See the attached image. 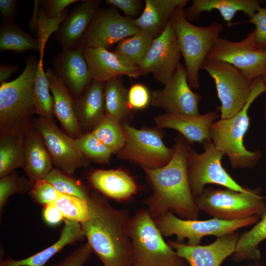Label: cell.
Segmentation results:
<instances>
[{"label":"cell","mask_w":266,"mask_h":266,"mask_svg":"<svg viewBox=\"0 0 266 266\" xmlns=\"http://www.w3.org/2000/svg\"><path fill=\"white\" fill-rule=\"evenodd\" d=\"M173 148V156L164 166L154 169L142 168L152 189L151 195L143 202L154 219L171 212L183 219L198 220L200 210L190 189L187 173L191 147L182 135H178Z\"/></svg>","instance_id":"obj_1"},{"label":"cell","mask_w":266,"mask_h":266,"mask_svg":"<svg viewBox=\"0 0 266 266\" xmlns=\"http://www.w3.org/2000/svg\"><path fill=\"white\" fill-rule=\"evenodd\" d=\"M89 218L81 223L84 236L103 266H132L129 210L117 209L103 197L90 195Z\"/></svg>","instance_id":"obj_2"},{"label":"cell","mask_w":266,"mask_h":266,"mask_svg":"<svg viewBox=\"0 0 266 266\" xmlns=\"http://www.w3.org/2000/svg\"><path fill=\"white\" fill-rule=\"evenodd\" d=\"M38 61L28 58L22 73L0 86V136L25 135L33 126V87Z\"/></svg>","instance_id":"obj_3"},{"label":"cell","mask_w":266,"mask_h":266,"mask_svg":"<svg viewBox=\"0 0 266 266\" xmlns=\"http://www.w3.org/2000/svg\"><path fill=\"white\" fill-rule=\"evenodd\" d=\"M266 92L262 77L255 79L250 95L242 108L234 116L214 122L210 138L215 147L226 155L233 168H253L261 158L259 150L251 151L245 147L244 136L249 129L248 110L254 100Z\"/></svg>","instance_id":"obj_4"},{"label":"cell","mask_w":266,"mask_h":266,"mask_svg":"<svg viewBox=\"0 0 266 266\" xmlns=\"http://www.w3.org/2000/svg\"><path fill=\"white\" fill-rule=\"evenodd\" d=\"M170 22L185 62L187 79L191 89L200 86L199 72L223 30L222 23L206 26L192 24L186 17L184 8L177 9Z\"/></svg>","instance_id":"obj_5"},{"label":"cell","mask_w":266,"mask_h":266,"mask_svg":"<svg viewBox=\"0 0 266 266\" xmlns=\"http://www.w3.org/2000/svg\"><path fill=\"white\" fill-rule=\"evenodd\" d=\"M130 235L133 247L132 266H187V262L165 241L147 209H140L132 217Z\"/></svg>","instance_id":"obj_6"},{"label":"cell","mask_w":266,"mask_h":266,"mask_svg":"<svg viewBox=\"0 0 266 266\" xmlns=\"http://www.w3.org/2000/svg\"><path fill=\"white\" fill-rule=\"evenodd\" d=\"M195 200L200 211L225 221L261 216L266 208L260 188L241 192L227 188L215 189L208 187L204 188L202 193Z\"/></svg>","instance_id":"obj_7"},{"label":"cell","mask_w":266,"mask_h":266,"mask_svg":"<svg viewBox=\"0 0 266 266\" xmlns=\"http://www.w3.org/2000/svg\"><path fill=\"white\" fill-rule=\"evenodd\" d=\"M260 217L254 216L235 221H225L215 218L203 221L185 220L168 212L154 221L163 236L175 235L177 242L182 243L187 238L188 244L197 245L204 236H223L240 228L255 224Z\"/></svg>","instance_id":"obj_8"},{"label":"cell","mask_w":266,"mask_h":266,"mask_svg":"<svg viewBox=\"0 0 266 266\" xmlns=\"http://www.w3.org/2000/svg\"><path fill=\"white\" fill-rule=\"evenodd\" d=\"M214 80L221 119L230 118L244 106L250 95L253 80L233 65L222 61L206 59L202 67Z\"/></svg>","instance_id":"obj_9"},{"label":"cell","mask_w":266,"mask_h":266,"mask_svg":"<svg viewBox=\"0 0 266 266\" xmlns=\"http://www.w3.org/2000/svg\"><path fill=\"white\" fill-rule=\"evenodd\" d=\"M126 140L117 153L122 159L139 165L141 168L157 169L164 166L171 159L173 148L164 143L161 132L155 129H138L123 123Z\"/></svg>","instance_id":"obj_10"},{"label":"cell","mask_w":266,"mask_h":266,"mask_svg":"<svg viewBox=\"0 0 266 266\" xmlns=\"http://www.w3.org/2000/svg\"><path fill=\"white\" fill-rule=\"evenodd\" d=\"M204 151L200 154L191 148L187 159L189 183L195 199L201 195L206 185L214 184L241 192H247L249 188L238 184L223 167L224 154L218 150L212 141L203 143Z\"/></svg>","instance_id":"obj_11"},{"label":"cell","mask_w":266,"mask_h":266,"mask_svg":"<svg viewBox=\"0 0 266 266\" xmlns=\"http://www.w3.org/2000/svg\"><path fill=\"white\" fill-rule=\"evenodd\" d=\"M207 59L229 63L252 81L266 72V49L257 45L253 31L238 41L220 37Z\"/></svg>","instance_id":"obj_12"},{"label":"cell","mask_w":266,"mask_h":266,"mask_svg":"<svg viewBox=\"0 0 266 266\" xmlns=\"http://www.w3.org/2000/svg\"><path fill=\"white\" fill-rule=\"evenodd\" d=\"M139 32L134 19L121 15L115 7L99 9L79 45L107 49Z\"/></svg>","instance_id":"obj_13"},{"label":"cell","mask_w":266,"mask_h":266,"mask_svg":"<svg viewBox=\"0 0 266 266\" xmlns=\"http://www.w3.org/2000/svg\"><path fill=\"white\" fill-rule=\"evenodd\" d=\"M33 125L42 136L53 163L58 168L71 175L88 164L75 139L62 131L53 120L38 117Z\"/></svg>","instance_id":"obj_14"},{"label":"cell","mask_w":266,"mask_h":266,"mask_svg":"<svg viewBox=\"0 0 266 266\" xmlns=\"http://www.w3.org/2000/svg\"><path fill=\"white\" fill-rule=\"evenodd\" d=\"M181 55L177 36L170 21L162 33L153 39L138 66L140 74L151 73L157 81L165 85L180 63Z\"/></svg>","instance_id":"obj_15"},{"label":"cell","mask_w":266,"mask_h":266,"mask_svg":"<svg viewBox=\"0 0 266 266\" xmlns=\"http://www.w3.org/2000/svg\"><path fill=\"white\" fill-rule=\"evenodd\" d=\"M200 94L189 86L185 66L181 63L164 88L151 93L150 104L164 109L166 112L187 115H199Z\"/></svg>","instance_id":"obj_16"},{"label":"cell","mask_w":266,"mask_h":266,"mask_svg":"<svg viewBox=\"0 0 266 266\" xmlns=\"http://www.w3.org/2000/svg\"><path fill=\"white\" fill-rule=\"evenodd\" d=\"M239 236L235 232L218 237L213 243L204 246L173 241L167 243L190 266H220L226 258L234 253Z\"/></svg>","instance_id":"obj_17"},{"label":"cell","mask_w":266,"mask_h":266,"mask_svg":"<svg viewBox=\"0 0 266 266\" xmlns=\"http://www.w3.org/2000/svg\"><path fill=\"white\" fill-rule=\"evenodd\" d=\"M52 71L72 95H80L92 80L82 47L78 45L62 49L55 58Z\"/></svg>","instance_id":"obj_18"},{"label":"cell","mask_w":266,"mask_h":266,"mask_svg":"<svg viewBox=\"0 0 266 266\" xmlns=\"http://www.w3.org/2000/svg\"><path fill=\"white\" fill-rule=\"evenodd\" d=\"M217 109L199 115H187L166 112L155 117L154 121L160 129L170 128L177 131L189 143L211 141L210 129L218 116Z\"/></svg>","instance_id":"obj_19"},{"label":"cell","mask_w":266,"mask_h":266,"mask_svg":"<svg viewBox=\"0 0 266 266\" xmlns=\"http://www.w3.org/2000/svg\"><path fill=\"white\" fill-rule=\"evenodd\" d=\"M82 49L92 80L105 83L121 75L136 78L141 75L138 66L129 64L114 52L102 48Z\"/></svg>","instance_id":"obj_20"},{"label":"cell","mask_w":266,"mask_h":266,"mask_svg":"<svg viewBox=\"0 0 266 266\" xmlns=\"http://www.w3.org/2000/svg\"><path fill=\"white\" fill-rule=\"evenodd\" d=\"M100 3L98 0H86L67 14L55 32V37L62 49L79 45Z\"/></svg>","instance_id":"obj_21"},{"label":"cell","mask_w":266,"mask_h":266,"mask_svg":"<svg viewBox=\"0 0 266 266\" xmlns=\"http://www.w3.org/2000/svg\"><path fill=\"white\" fill-rule=\"evenodd\" d=\"M45 74L53 98L54 115L66 133L76 139L82 134L74 110L73 96L52 69L48 68Z\"/></svg>","instance_id":"obj_22"},{"label":"cell","mask_w":266,"mask_h":266,"mask_svg":"<svg viewBox=\"0 0 266 266\" xmlns=\"http://www.w3.org/2000/svg\"><path fill=\"white\" fill-rule=\"evenodd\" d=\"M188 0H145V6L134 22L139 31L153 39L158 36L170 21L173 13L185 7Z\"/></svg>","instance_id":"obj_23"},{"label":"cell","mask_w":266,"mask_h":266,"mask_svg":"<svg viewBox=\"0 0 266 266\" xmlns=\"http://www.w3.org/2000/svg\"><path fill=\"white\" fill-rule=\"evenodd\" d=\"M104 86V82L92 80L74 100V110L81 130L92 132L105 116Z\"/></svg>","instance_id":"obj_24"},{"label":"cell","mask_w":266,"mask_h":266,"mask_svg":"<svg viewBox=\"0 0 266 266\" xmlns=\"http://www.w3.org/2000/svg\"><path fill=\"white\" fill-rule=\"evenodd\" d=\"M53 164L43 137L33 125L25 136L23 167L31 187L35 181L44 178L53 169Z\"/></svg>","instance_id":"obj_25"},{"label":"cell","mask_w":266,"mask_h":266,"mask_svg":"<svg viewBox=\"0 0 266 266\" xmlns=\"http://www.w3.org/2000/svg\"><path fill=\"white\" fill-rule=\"evenodd\" d=\"M89 180L98 191L117 200H128L138 191L133 178L120 169L96 170L91 173Z\"/></svg>","instance_id":"obj_26"},{"label":"cell","mask_w":266,"mask_h":266,"mask_svg":"<svg viewBox=\"0 0 266 266\" xmlns=\"http://www.w3.org/2000/svg\"><path fill=\"white\" fill-rule=\"evenodd\" d=\"M261 7L257 0H194L185 13L187 19L192 21L199 18L201 13L215 9L230 27L233 25L232 21L238 11H242L250 18Z\"/></svg>","instance_id":"obj_27"},{"label":"cell","mask_w":266,"mask_h":266,"mask_svg":"<svg viewBox=\"0 0 266 266\" xmlns=\"http://www.w3.org/2000/svg\"><path fill=\"white\" fill-rule=\"evenodd\" d=\"M84 237L80 223L66 219L60 236L53 244L25 259L14 260L9 257L2 260L0 266H44L64 247L81 240Z\"/></svg>","instance_id":"obj_28"},{"label":"cell","mask_w":266,"mask_h":266,"mask_svg":"<svg viewBox=\"0 0 266 266\" xmlns=\"http://www.w3.org/2000/svg\"><path fill=\"white\" fill-rule=\"evenodd\" d=\"M44 48L40 40L21 29L14 21L2 22L0 28V51L23 52L39 51L43 56Z\"/></svg>","instance_id":"obj_29"},{"label":"cell","mask_w":266,"mask_h":266,"mask_svg":"<svg viewBox=\"0 0 266 266\" xmlns=\"http://www.w3.org/2000/svg\"><path fill=\"white\" fill-rule=\"evenodd\" d=\"M266 239V208L259 220L249 231L239 235L232 260L239 262L258 261L261 258L260 244Z\"/></svg>","instance_id":"obj_30"},{"label":"cell","mask_w":266,"mask_h":266,"mask_svg":"<svg viewBox=\"0 0 266 266\" xmlns=\"http://www.w3.org/2000/svg\"><path fill=\"white\" fill-rule=\"evenodd\" d=\"M128 90L120 77L105 83L104 100L105 115L121 122L127 119L132 110L128 103Z\"/></svg>","instance_id":"obj_31"},{"label":"cell","mask_w":266,"mask_h":266,"mask_svg":"<svg viewBox=\"0 0 266 266\" xmlns=\"http://www.w3.org/2000/svg\"><path fill=\"white\" fill-rule=\"evenodd\" d=\"M25 135L0 136V177L24 165Z\"/></svg>","instance_id":"obj_32"},{"label":"cell","mask_w":266,"mask_h":266,"mask_svg":"<svg viewBox=\"0 0 266 266\" xmlns=\"http://www.w3.org/2000/svg\"><path fill=\"white\" fill-rule=\"evenodd\" d=\"M50 91L49 82L43 69V56H40L33 87L35 112L39 117L53 120L54 100Z\"/></svg>","instance_id":"obj_33"},{"label":"cell","mask_w":266,"mask_h":266,"mask_svg":"<svg viewBox=\"0 0 266 266\" xmlns=\"http://www.w3.org/2000/svg\"><path fill=\"white\" fill-rule=\"evenodd\" d=\"M153 39L140 31L117 43L114 52L129 64L139 66L148 52Z\"/></svg>","instance_id":"obj_34"},{"label":"cell","mask_w":266,"mask_h":266,"mask_svg":"<svg viewBox=\"0 0 266 266\" xmlns=\"http://www.w3.org/2000/svg\"><path fill=\"white\" fill-rule=\"evenodd\" d=\"M91 132L114 153L117 154L125 142L123 124L106 115Z\"/></svg>","instance_id":"obj_35"},{"label":"cell","mask_w":266,"mask_h":266,"mask_svg":"<svg viewBox=\"0 0 266 266\" xmlns=\"http://www.w3.org/2000/svg\"><path fill=\"white\" fill-rule=\"evenodd\" d=\"M75 140L82 153L88 160L102 164L109 163L112 151L92 132L82 134Z\"/></svg>","instance_id":"obj_36"},{"label":"cell","mask_w":266,"mask_h":266,"mask_svg":"<svg viewBox=\"0 0 266 266\" xmlns=\"http://www.w3.org/2000/svg\"><path fill=\"white\" fill-rule=\"evenodd\" d=\"M54 204L66 220L81 224L89 217L90 208L88 202L80 198L62 194Z\"/></svg>","instance_id":"obj_37"},{"label":"cell","mask_w":266,"mask_h":266,"mask_svg":"<svg viewBox=\"0 0 266 266\" xmlns=\"http://www.w3.org/2000/svg\"><path fill=\"white\" fill-rule=\"evenodd\" d=\"M43 179L62 194L76 196L87 201L89 198L90 195L84 187L59 168H53Z\"/></svg>","instance_id":"obj_38"},{"label":"cell","mask_w":266,"mask_h":266,"mask_svg":"<svg viewBox=\"0 0 266 266\" xmlns=\"http://www.w3.org/2000/svg\"><path fill=\"white\" fill-rule=\"evenodd\" d=\"M31 187L14 172L0 177V211L12 195L26 191Z\"/></svg>","instance_id":"obj_39"},{"label":"cell","mask_w":266,"mask_h":266,"mask_svg":"<svg viewBox=\"0 0 266 266\" xmlns=\"http://www.w3.org/2000/svg\"><path fill=\"white\" fill-rule=\"evenodd\" d=\"M62 194L44 179L35 181L30 192L34 200L44 205L54 203Z\"/></svg>","instance_id":"obj_40"},{"label":"cell","mask_w":266,"mask_h":266,"mask_svg":"<svg viewBox=\"0 0 266 266\" xmlns=\"http://www.w3.org/2000/svg\"><path fill=\"white\" fill-rule=\"evenodd\" d=\"M128 100L132 110L145 109L151 102V93L145 85L134 84L128 90Z\"/></svg>","instance_id":"obj_41"},{"label":"cell","mask_w":266,"mask_h":266,"mask_svg":"<svg viewBox=\"0 0 266 266\" xmlns=\"http://www.w3.org/2000/svg\"><path fill=\"white\" fill-rule=\"evenodd\" d=\"M92 250L87 242L52 266H84L91 258Z\"/></svg>","instance_id":"obj_42"},{"label":"cell","mask_w":266,"mask_h":266,"mask_svg":"<svg viewBox=\"0 0 266 266\" xmlns=\"http://www.w3.org/2000/svg\"><path fill=\"white\" fill-rule=\"evenodd\" d=\"M247 22L255 25L253 31L257 45L266 49V8L261 7Z\"/></svg>","instance_id":"obj_43"},{"label":"cell","mask_w":266,"mask_h":266,"mask_svg":"<svg viewBox=\"0 0 266 266\" xmlns=\"http://www.w3.org/2000/svg\"><path fill=\"white\" fill-rule=\"evenodd\" d=\"M78 0H38L39 6L49 18H54L60 16L66 8Z\"/></svg>","instance_id":"obj_44"},{"label":"cell","mask_w":266,"mask_h":266,"mask_svg":"<svg viewBox=\"0 0 266 266\" xmlns=\"http://www.w3.org/2000/svg\"><path fill=\"white\" fill-rule=\"evenodd\" d=\"M106 3L118 8L126 17L133 19L142 8V1L139 0H107Z\"/></svg>","instance_id":"obj_45"},{"label":"cell","mask_w":266,"mask_h":266,"mask_svg":"<svg viewBox=\"0 0 266 266\" xmlns=\"http://www.w3.org/2000/svg\"><path fill=\"white\" fill-rule=\"evenodd\" d=\"M42 215L45 222L51 226L59 224L64 218L54 203L44 205Z\"/></svg>","instance_id":"obj_46"},{"label":"cell","mask_w":266,"mask_h":266,"mask_svg":"<svg viewBox=\"0 0 266 266\" xmlns=\"http://www.w3.org/2000/svg\"><path fill=\"white\" fill-rule=\"evenodd\" d=\"M17 12L15 0H0V13L2 22L14 21Z\"/></svg>","instance_id":"obj_47"},{"label":"cell","mask_w":266,"mask_h":266,"mask_svg":"<svg viewBox=\"0 0 266 266\" xmlns=\"http://www.w3.org/2000/svg\"><path fill=\"white\" fill-rule=\"evenodd\" d=\"M19 69V67L15 65H0V83L6 82V80L14 72Z\"/></svg>","instance_id":"obj_48"},{"label":"cell","mask_w":266,"mask_h":266,"mask_svg":"<svg viewBox=\"0 0 266 266\" xmlns=\"http://www.w3.org/2000/svg\"><path fill=\"white\" fill-rule=\"evenodd\" d=\"M262 79L263 80L264 85L265 86L266 88V72L265 74L262 77ZM264 119L265 121L266 122V101H265V106L264 108Z\"/></svg>","instance_id":"obj_49"},{"label":"cell","mask_w":266,"mask_h":266,"mask_svg":"<svg viewBox=\"0 0 266 266\" xmlns=\"http://www.w3.org/2000/svg\"><path fill=\"white\" fill-rule=\"evenodd\" d=\"M265 7L266 8V1L265 2Z\"/></svg>","instance_id":"obj_50"}]
</instances>
